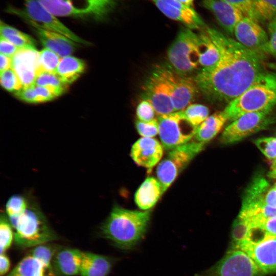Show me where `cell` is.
I'll list each match as a JSON object with an SVG mask.
<instances>
[{
	"instance_id": "7c38bea8",
	"label": "cell",
	"mask_w": 276,
	"mask_h": 276,
	"mask_svg": "<svg viewBox=\"0 0 276 276\" xmlns=\"http://www.w3.org/2000/svg\"><path fill=\"white\" fill-rule=\"evenodd\" d=\"M272 109L245 113L231 122L220 138L223 144H232L266 129L274 122Z\"/></svg>"
},
{
	"instance_id": "836d02e7",
	"label": "cell",
	"mask_w": 276,
	"mask_h": 276,
	"mask_svg": "<svg viewBox=\"0 0 276 276\" xmlns=\"http://www.w3.org/2000/svg\"><path fill=\"white\" fill-rule=\"evenodd\" d=\"M29 202L21 195H13L8 200L6 204V213L8 218L20 216L28 207Z\"/></svg>"
},
{
	"instance_id": "30bf717a",
	"label": "cell",
	"mask_w": 276,
	"mask_h": 276,
	"mask_svg": "<svg viewBox=\"0 0 276 276\" xmlns=\"http://www.w3.org/2000/svg\"><path fill=\"white\" fill-rule=\"evenodd\" d=\"M159 135L162 145L170 150L194 137L197 127L184 117L181 110L157 116Z\"/></svg>"
},
{
	"instance_id": "ee69618b",
	"label": "cell",
	"mask_w": 276,
	"mask_h": 276,
	"mask_svg": "<svg viewBox=\"0 0 276 276\" xmlns=\"http://www.w3.org/2000/svg\"><path fill=\"white\" fill-rule=\"evenodd\" d=\"M239 9L243 14L254 19L252 6L254 0H221Z\"/></svg>"
},
{
	"instance_id": "8fae6325",
	"label": "cell",
	"mask_w": 276,
	"mask_h": 276,
	"mask_svg": "<svg viewBox=\"0 0 276 276\" xmlns=\"http://www.w3.org/2000/svg\"><path fill=\"white\" fill-rule=\"evenodd\" d=\"M265 274L243 251L232 248L214 266L195 276H263Z\"/></svg>"
},
{
	"instance_id": "ba28073f",
	"label": "cell",
	"mask_w": 276,
	"mask_h": 276,
	"mask_svg": "<svg viewBox=\"0 0 276 276\" xmlns=\"http://www.w3.org/2000/svg\"><path fill=\"white\" fill-rule=\"evenodd\" d=\"M204 145L195 140L169 150L156 169L157 179L164 192L192 159L203 149Z\"/></svg>"
},
{
	"instance_id": "db71d44e",
	"label": "cell",
	"mask_w": 276,
	"mask_h": 276,
	"mask_svg": "<svg viewBox=\"0 0 276 276\" xmlns=\"http://www.w3.org/2000/svg\"><path fill=\"white\" fill-rule=\"evenodd\" d=\"M276 67V66H275Z\"/></svg>"
},
{
	"instance_id": "f5cc1de1",
	"label": "cell",
	"mask_w": 276,
	"mask_h": 276,
	"mask_svg": "<svg viewBox=\"0 0 276 276\" xmlns=\"http://www.w3.org/2000/svg\"><path fill=\"white\" fill-rule=\"evenodd\" d=\"M7 276H13V275H10V274H9L8 275H7Z\"/></svg>"
},
{
	"instance_id": "9a60e30c",
	"label": "cell",
	"mask_w": 276,
	"mask_h": 276,
	"mask_svg": "<svg viewBox=\"0 0 276 276\" xmlns=\"http://www.w3.org/2000/svg\"><path fill=\"white\" fill-rule=\"evenodd\" d=\"M39 52L36 48L19 49L12 58L11 68L19 78L23 88L35 84L39 73Z\"/></svg>"
},
{
	"instance_id": "4dcf8cb0",
	"label": "cell",
	"mask_w": 276,
	"mask_h": 276,
	"mask_svg": "<svg viewBox=\"0 0 276 276\" xmlns=\"http://www.w3.org/2000/svg\"><path fill=\"white\" fill-rule=\"evenodd\" d=\"M252 12L258 22L270 21L276 17V0H254Z\"/></svg>"
},
{
	"instance_id": "f546056e",
	"label": "cell",
	"mask_w": 276,
	"mask_h": 276,
	"mask_svg": "<svg viewBox=\"0 0 276 276\" xmlns=\"http://www.w3.org/2000/svg\"><path fill=\"white\" fill-rule=\"evenodd\" d=\"M14 95L20 100L29 103L45 102L57 97L49 88L35 84L22 88Z\"/></svg>"
},
{
	"instance_id": "681fc988",
	"label": "cell",
	"mask_w": 276,
	"mask_h": 276,
	"mask_svg": "<svg viewBox=\"0 0 276 276\" xmlns=\"http://www.w3.org/2000/svg\"><path fill=\"white\" fill-rule=\"evenodd\" d=\"M12 58L0 54V72L1 73L11 68Z\"/></svg>"
},
{
	"instance_id": "1f68e13d",
	"label": "cell",
	"mask_w": 276,
	"mask_h": 276,
	"mask_svg": "<svg viewBox=\"0 0 276 276\" xmlns=\"http://www.w3.org/2000/svg\"><path fill=\"white\" fill-rule=\"evenodd\" d=\"M35 84L49 88L57 97L66 92L68 85L56 74L43 72L37 75Z\"/></svg>"
},
{
	"instance_id": "277c9868",
	"label": "cell",
	"mask_w": 276,
	"mask_h": 276,
	"mask_svg": "<svg viewBox=\"0 0 276 276\" xmlns=\"http://www.w3.org/2000/svg\"><path fill=\"white\" fill-rule=\"evenodd\" d=\"M9 220L14 229L15 242L21 247H35L57 238L44 215L36 204L29 202L24 213Z\"/></svg>"
},
{
	"instance_id": "ffe728a7",
	"label": "cell",
	"mask_w": 276,
	"mask_h": 276,
	"mask_svg": "<svg viewBox=\"0 0 276 276\" xmlns=\"http://www.w3.org/2000/svg\"><path fill=\"white\" fill-rule=\"evenodd\" d=\"M32 30L44 48L60 58L71 55L78 47L77 43L60 33L38 27H32Z\"/></svg>"
},
{
	"instance_id": "4316f807",
	"label": "cell",
	"mask_w": 276,
	"mask_h": 276,
	"mask_svg": "<svg viewBox=\"0 0 276 276\" xmlns=\"http://www.w3.org/2000/svg\"><path fill=\"white\" fill-rule=\"evenodd\" d=\"M85 68L83 60L70 55L60 58L56 74L64 83L69 85L80 77Z\"/></svg>"
},
{
	"instance_id": "ab89813d",
	"label": "cell",
	"mask_w": 276,
	"mask_h": 276,
	"mask_svg": "<svg viewBox=\"0 0 276 276\" xmlns=\"http://www.w3.org/2000/svg\"><path fill=\"white\" fill-rule=\"evenodd\" d=\"M259 149L268 159H276V137H263L254 142Z\"/></svg>"
},
{
	"instance_id": "44dd1931",
	"label": "cell",
	"mask_w": 276,
	"mask_h": 276,
	"mask_svg": "<svg viewBox=\"0 0 276 276\" xmlns=\"http://www.w3.org/2000/svg\"><path fill=\"white\" fill-rule=\"evenodd\" d=\"M83 251L71 248L56 251L53 260V268L56 274L74 276L80 274Z\"/></svg>"
},
{
	"instance_id": "83f0119b",
	"label": "cell",
	"mask_w": 276,
	"mask_h": 276,
	"mask_svg": "<svg viewBox=\"0 0 276 276\" xmlns=\"http://www.w3.org/2000/svg\"><path fill=\"white\" fill-rule=\"evenodd\" d=\"M205 27L199 34L200 38L199 63L200 70H207L214 66L220 58L219 50L209 34Z\"/></svg>"
},
{
	"instance_id": "bcb514c9",
	"label": "cell",
	"mask_w": 276,
	"mask_h": 276,
	"mask_svg": "<svg viewBox=\"0 0 276 276\" xmlns=\"http://www.w3.org/2000/svg\"><path fill=\"white\" fill-rule=\"evenodd\" d=\"M265 205L276 208V188H270L267 191L264 197Z\"/></svg>"
},
{
	"instance_id": "816d5d0a",
	"label": "cell",
	"mask_w": 276,
	"mask_h": 276,
	"mask_svg": "<svg viewBox=\"0 0 276 276\" xmlns=\"http://www.w3.org/2000/svg\"><path fill=\"white\" fill-rule=\"evenodd\" d=\"M268 176L271 178H276V170H272L269 172L268 174Z\"/></svg>"
},
{
	"instance_id": "74e56055",
	"label": "cell",
	"mask_w": 276,
	"mask_h": 276,
	"mask_svg": "<svg viewBox=\"0 0 276 276\" xmlns=\"http://www.w3.org/2000/svg\"><path fill=\"white\" fill-rule=\"evenodd\" d=\"M250 228L246 221L238 217L233 223L232 231L233 247L246 239Z\"/></svg>"
},
{
	"instance_id": "7bdbcfd3",
	"label": "cell",
	"mask_w": 276,
	"mask_h": 276,
	"mask_svg": "<svg viewBox=\"0 0 276 276\" xmlns=\"http://www.w3.org/2000/svg\"><path fill=\"white\" fill-rule=\"evenodd\" d=\"M268 40L262 50V53L276 58V17L269 21L268 26Z\"/></svg>"
},
{
	"instance_id": "5bb4252c",
	"label": "cell",
	"mask_w": 276,
	"mask_h": 276,
	"mask_svg": "<svg viewBox=\"0 0 276 276\" xmlns=\"http://www.w3.org/2000/svg\"><path fill=\"white\" fill-rule=\"evenodd\" d=\"M142 89L143 99L151 103L157 116L175 111L168 88L154 69L145 81Z\"/></svg>"
},
{
	"instance_id": "7dc6e473",
	"label": "cell",
	"mask_w": 276,
	"mask_h": 276,
	"mask_svg": "<svg viewBox=\"0 0 276 276\" xmlns=\"http://www.w3.org/2000/svg\"><path fill=\"white\" fill-rule=\"evenodd\" d=\"M261 228L268 233L276 235V216L266 219Z\"/></svg>"
},
{
	"instance_id": "60d3db41",
	"label": "cell",
	"mask_w": 276,
	"mask_h": 276,
	"mask_svg": "<svg viewBox=\"0 0 276 276\" xmlns=\"http://www.w3.org/2000/svg\"><path fill=\"white\" fill-rule=\"evenodd\" d=\"M136 129L140 135L145 137H153L159 133V124L157 119L149 121L135 122Z\"/></svg>"
},
{
	"instance_id": "603a6c76",
	"label": "cell",
	"mask_w": 276,
	"mask_h": 276,
	"mask_svg": "<svg viewBox=\"0 0 276 276\" xmlns=\"http://www.w3.org/2000/svg\"><path fill=\"white\" fill-rule=\"evenodd\" d=\"M162 186L153 177L147 178L135 194V201L140 209L147 210L152 208L164 193Z\"/></svg>"
},
{
	"instance_id": "d6986e66",
	"label": "cell",
	"mask_w": 276,
	"mask_h": 276,
	"mask_svg": "<svg viewBox=\"0 0 276 276\" xmlns=\"http://www.w3.org/2000/svg\"><path fill=\"white\" fill-rule=\"evenodd\" d=\"M201 5L214 14L219 25L230 35H234L235 26L245 16L239 9L221 0H202Z\"/></svg>"
},
{
	"instance_id": "7a4b0ae2",
	"label": "cell",
	"mask_w": 276,
	"mask_h": 276,
	"mask_svg": "<svg viewBox=\"0 0 276 276\" xmlns=\"http://www.w3.org/2000/svg\"><path fill=\"white\" fill-rule=\"evenodd\" d=\"M150 212L130 210L114 205L100 227L103 237L123 250L133 249L146 234Z\"/></svg>"
},
{
	"instance_id": "5b68a950",
	"label": "cell",
	"mask_w": 276,
	"mask_h": 276,
	"mask_svg": "<svg viewBox=\"0 0 276 276\" xmlns=\"http://www.w3.org/2000/svg\"><path fill=\"white\" fill-rule=\"evenodd\" d=\"M199 34L182 29L167 52L168 64L178 73L189 76L199 66Z\"/></svg>"
},
{
	"instance_id": "d4e9b609",
	"label": "cell",
	"mask_w": 276,
	"mask_h": 276,
	"mask_svg": "<svg viewBox=\"0 0 276 276\" xmlns=\"http://www.w3.org/2000/svg\"><path fill=\"white\" fill-rule=\"evenodd\" d=\"M227 121L223 110L209 116L197 127L194 136L195 140L205 144L220 131Z\"/></svg>"
},
{
	"instance_id": "d590c367",
	"label": "cell",
	"mask_w": 276,
	"mask_h": 276,
	"mask_svg": "<svg viewBox=\"0 0 276 276\" xmlns=\"http://www.w3.org/2000/svg\"><path fill=\"white\" fill-rule=\"evenodd\" d=\"M14 237L12 226L5 214H1L0 218L1 254H4L10 246Z\"/></svg>"
},
{
	"instance_id": "b9f144b4",
	"label": "cell",
	"mask_w": 276,
	"mask_h": 276,
	"mask_svg": "<svg viewBox=\"0 0 276 276\" xmlns=\"http://www.w3.org/2000/svg\"><path fill=\"white\" fill-rule=\"evenodd\" d=\"M155 109L151 103L146 100L143 99L138 104L136 109V114L138 120L142 122H149L155 119Z\"/></svg>"
},
{
	"instance_id": "f6af8a7d",
	"label": "cell",
	"mask_w": 276,
	"mask_h": 276,
	"mask_svg": "<svg viewBox=\"0 0 276 276\" xmlns=\"http://www.w3.org/2000/svg\"><path fill=\"white\" fill-rule=\"evenodd\" d=\"M16 46L1 37L0 52L1 54L13 58L19 50Z\"/></svg>"
},
{
	"instance_id": "6da1fadb",
	"label": "cell",
	"mask_w": 276,
	"mask_h": 276,
	"mask_svg": "<svg viewBox=\"0 0 276 276\" xmlns=\"http://www.w3.org/2000/svg\"><path fill=\"white\" fill-rule=\"evenodd\" d=\"M204 29L217 47L220 58L212 67L200 70L194 79L199 91L209 100L228 104L267 72L263 54L215 29Z\"/></svg>"
},
{
	"instance_id": "e0dca14e",
	"label": "cell",
	"mask_w": 276,
	"mask_h": 276,
	"mask_svg": "<svg viewBox=\"0 0 276 276\" xmlns=\"http://www.w3.org/2000/svg\"><path fill=\"white\" fill-rule=\"evenodd\" d=\"M236 40L246 48L262 53L268 40V35L259 23L244 16L236 25L234 31Z\"/></svg>"
},
{
	"instance_id": "f35d334b",
	"label": "cell",
	"mask_w": 276,
	"mask_h": 276,
	"mask_svg": "<svg viewBox=\"0 0 276 276\" xmlns=\"http://www.w3.org/2000/svg\"><path fill=\"white\" fill-rule=\"evenodd\" d=\"M56 252V249L51 245L42 244L35 246L31 251L30 255L44 264L53 266L51 262Z\"/></svg>"
},
{
	"instance_id": "4fadbf2b",
	"label": "cell",
	"mask_w": 276,
	"mask_h": 276,
	"mask_svg": "<svg viewBox=\"0 0 276 276\" xmlns=\"http://www.w3.org/2000/svg\"><path fill=\"white\" fill-rule=\"evenodd\" d=\"M232 248L247 254L265 274L276 273V235L267 232L257 239H246Z\"/></svg>"
},
{
	"instance_id": "d6a6232c",
	"label": "cell",
	"mask_w": 276,
	"mask_h": 276,
	"mask_svg": "<svg viewBox=\"0 0 276 276\" xmlns=\"http://www.w3.org/2000/svg\"><path fill=\"white\" fill-rule=\"evenodd\" d=\"M181 111L186 119L196 127L209 116L210 113L208 107L200 104H191Z\"/></svg>"
},
{
	"instance_id": "52a82bcc",
	"label": "cell",
	"mask_w": 276,
	"mask_h": 276,
	"mask_svg": "<svg viewBox=\"0 0 276 276\" xmlns=\"http://www.w3.org/2000/svg\"><path fill=\"white\" fill-rule=\"evenodd\" d=\"M56 16L103 18L118 0H38Z\"/></svg>"
},
{
	"instance_id": "9c48e42d",
	"label": "cell",
	"mask_w": 276,
	"mask_h": 276,
	"mask_svg": "<svg viewBox=\"0 0 276 276\" xmlns=\"http://www.w3.org/2000/svg\"><path fill=\"white\" fill-rule=\"evenodd\" d=\"M154 69L168 88L175 111L191 104L199 91L194 77L179 74L168 63L156 65Z\"/></svg>"
},
{
	"instance_id": "e575fe53",
	"label": "cell",
	"mask_w": 276,
	"mask_h": 276,
	"mask_svg": "<svg viewBox=\"0 0 276 276\" xmlns=\"http://www.w3.org/2000/svg\"><path fill=\"white\" fill-rule=\"evenodd\" d=\"M60 58L57 54L48 49L41 50L39 51V74L43 72L56 74Z\"/></svg>"
},
{
	"instance_id": "2e32d148",
	"label": "cell",
	"mask_w": 276,
	"mask_h": 276,
	"mask_svg": "<svg viewBox=\"0 0 276 276\" xmlns=\"http://www.w3.org/2000/svg\"><path fill=\"white\" fill-rule=\"evenodd\" d=\"M158 10L167 17L183 24L186 28L202 29L205 26L199 14L192 7L177 0H152Z\"/></svg>"
},
{
	"instance_id": "ac0fdd59",
	"label": "cell",
	"mask_w": 276,
	"mask_h": 276,
	"mask_svg": "<svg viewBox=\"0 0 276 276\" xmlns=\"http://www.w3.org/2000/svg\"><path fill=\"white\" fill-rule=\"evenodd\" d=\"M162 145L153 137H142L137 140L131 149V156L138 166L148 171L161 159L163 154Z\"/></svg>"
},
{
	"instance_id": "c3c4849f",
	"label": "cell",
	"mask_w": 276,
	"mask_h": 276,
	"mask_svg": "<svg viewBox=\"0 0 276 276\" xmlns=\"http://www.w3.org/2000/svg\"><path fill=\"white\" fill-rule=\"evenodd\" d=\"M10 262L8 257L4 254H1L0 257V274L2 276L5 274L9 270Z\"/></svg>"
},
{
	"instance_id": "8992f818",
	"label": "cell",
	"mask_w": 276,
	"mask_h": 276,
	"mask_svg": "<svg viewBox=\"0 0 276 276\" xmlns=\"http://www.w3.org/2000/svg\"><path fill=\"white\" fill-rule=\"evenodd\" d=\"M10 14L18 16L32 27H38L63 35L76 43L89 45L90 43L77 36L48 11L38 0H24V7H9Z\"/></svg>"
},
{
	"instance_id": "f1b7e54d",
	"label": "cell",
	"mask_w": 276,
	"mask_h": 276,
	"mask_svg": "<svg viewBox=\"0 0 276 276\" xmlns=\"http://www.w3.org/2000/svg\"><path fill=\"white\" fill-rule=\"evenodd\" d=\"M1 37L19 49L36 48V42L31 36L1 21Z\"/></svg>"
},
{
	"instance_id": "f907efd6",
	"label": "cell",
	"mask_w": 276,
	"mask_h": 276,
	"mask_svg": "<svg viewBox=\"0 0 276 276\" xmlns=\"http://www.w3.org/2000/svg\"><path fill=\"white\" fill-rule=\"evenodd\" d=\"M179 2L189 6L192 7L194 0H177Z\"/></svg>"
},
{
	"instance_id": "484cf974",
	"label": "cell",
	"mask_w": 276,
	"mask_h": 276,
	"mask_svg": "<svg viewBox=\"0 0 276 276\" xmlns=\"http://www.w3.org/2000/svg\"><path fill=\"white\" fill-rule=\"evenodd\" d=\"M13 276H56L53 266L29 255L24 258L10 273Z\"/></svg>"
},
{
	"instance_id": "7402d4cb",
	"label": "cell",
	"mask_w": 276,
	"mask_h": 276,
	"mask_svg": "<svg viewBox=\"0 0 276 276\" xmlns=\"http://www.w3.org/2000/svg\"><path fill=\"white\" fill-rule=\"evenodd\" d=\"M114 263L110 257L83 252L80 274L81 276H108Z\"/></svg>"
},
{
	"instance_id": "3957f363",
	"label": "cell",
	"mask_w": 276,
	"mask_h": 276,
	"mask_svg": "<svg viewBox=\"0 0 276 276\" xmlns=\"http://www.w3.org/2000/svg\"><path fill=\"white\" fill-rule=\"evenodd\" d=\"M276 105V74L267 72L258 81L229 102L223 110L232 122L249 112L271 109Z\"/></svg>"
},
{
	"instance_id": "cb8c5ba5",
	"label": "cell",
	"mask_w": 276,
	"mask_h": 276,
	"mask_svg": "<svg viewBox=\"0 0 276 276\" xmlns=\"http://www.w3.org/2000/svg\"><path fill=\"white\" fill-rule=\"evenodd\" d=\"M270 188L267 180L257 175L250 182L243 195L241 210L255 209L265 206L264 197Z\"/></svg>"
},
{
	"instance_id": "8d00e7d4",
	"label": "cell",
	"mask_w": 276,
	"mask_h": 276,
	"mask_svg": "<svg viewBox=\"0 0 276 276\" xmlns=\"http://www.w3.org/2000/svg\"><path fill=\"white\" fill-rule=\"evenodd\" d=\"M0 82L3 88L8 91L13 92L14 94L23 88L19 78L12 68L1 73Z\"/></svg>"
}]
</instances>
